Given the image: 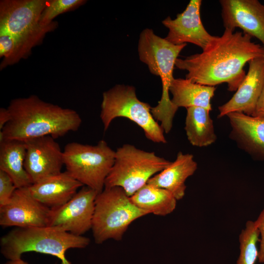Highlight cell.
Listing matches in <instances>:
<instances>
[{"instance_id":"12","label":"cell","mask_w":264,"mask_h":264,"mask_svg":"<svg viewBox=\"0 0 264 264\" xmlns=\"http://www.w3.org/2000/svg\"><path fill=\"white\" fill-rule=\"evenodd\" d=\"M24 168L32 184L60 174L64 163L63 151L55 139L45 136L27 140Z\"/></svg>"},{"instance_id":"15","label":"cell","mask_w":264,"mask_h":264,"mask_svg":"<svg viewBox=\"0 0 264 264\" xmlns=\"http://www.w3.org/2000/svg\"><path fill=\"white\" fill-rule=\"evenodd\" d=\"M245 77L232 97L218 108V117L230 113L252 115L264 86V56L251 60Z\"/></svg>"},{"instance_id":"3","label":"cell","mask_w":264,"mask_h":264,"mask_svg":"<svg viewBox=\"0 0 264 264\" xmlns=\"http://www.w3.org/2000/svg\"><path fill=\"white\" fill-rule=\"evenodd\" d=\"M187 44L175 45L146 28L140 34L138 52L140 61L146 64L150 72L159 76L162 86V95L157 105L152 107L154 118L160 122L164 132L169 133L173 126L174 116L178 110L172 102L169 92L175 79L173 72L176 61Z\"/></svg>"},{"instance_id":"19","label":"cell","mask_w":264,"mask_h":264,"mask_svg":"<svg viewBox=\"0 0 264 264\" xmlns=\"http://www.w3.org/2000/svg\"><path fill=\"white\" fill-rule=\"evenodd\" d=\"M25 154L24 141L5 140L0 143V170L11 177L17 189L32 184L24 168Z\"/></svg>"},{"instance_id":"10","label":"cell","mask_w":264,"mask_h":264,"mask_svg":"<svg viewBox=\"0 0 264 264\" xmlns=\"http://www.w3.org/2000/svg\"><path fill=\"white\" fill-rule=\"evenodd\" d=\"M98 194L91 188L83 186L67 202L50 209L47 226L83 236L91 229Z\"/></svg>"},{"instance_id":"4","label":"cell","mask_w":264,"mask_h":264,"mask_svg":"<svg viewBox=\"0 0 264 264\" xmlns=\"http://www.w3.org/2000/svg\"><path fill=\"white\" fill-rule=\"evenodd\" d=\"M89 238L76 236L49 226L15 227L0 238V253L7 260L22 257L28 252L50 255L58 258L61 264H71L66 256L71 248H84Z\"/></svg>"},{"instance_id":"21","label":"cell","mask_w":264,"mask_h":264,"mask_svg":"<svg viewBox=\"0 0 264 264\" xmlns=\"http://www.w3.org/2000/svg\"><path fill=\"white\" fill-rule=\"evenodd\" d=\"M139 208L155 215L164 216L174 211L177 200L168 190L148 183L131 197Z\"/></svg>"},{"instance_id":"6","label":"cell","mask_w":264,"mask_h":264,"mask_svg":"<svg viewBox=\"0 0 264 264\" xmlns=\"http://www.w3.org/2000/svg\"><path fill=\"white\" fill-rule=\"evenodd\" d=\"M148 214L132 201L122 188H104L95 201L91 226L95 242L121 240L133 221Z\"/></svg>"},{"instance_id":"18","label":"cell","mask_w":264,"mask_h":264,"mask_svg":"<svg viewBox=\"0 0 264 264\" xmlns=\"http://www.w3.org/2000/svg\"><path fill=\"white\" fill-rule=\"evenodd\" d=\"M197 169V163L192 154L179 152L176 160L152 177L147 183L168 190L177 200H180L185 195V181Z\"/></svg>"},{"instance_id":"27","label":"cell","mask_w":264,"mask_h":264,"mask_svg":"<svg viewBox=\"0 0 264 264\" xmlns=\"http://www.w3.org/2000/svg\"><path fill=\"white\" fill-rule=\"evenodd\" d=\"M252 116L264 117V86Z\"/></svg>"},{"instance_id":"8","label":"cell","mask_w":264,"mask_h":264,"mask_svg":"<svg viewBox=\"0 0 264 264\" xmlns=\"http://www.w3.org/2000/svg\"><path fill=\"white\" fill-rule=\"evenodd\" d=\"M171 163L154 152L124 144L115 151L114 162L106 179L104 188L120 187L131 197Z\"/></svg>"},{"instance_id":"1","label":"cell","mask_w":264,"mask_h":264,"mask_svg":"<svg viewBox=\"0 0 264 264\" xmlns=\"http://www.w3.org/2000/svg\"><path fill=\"white\" fill-rule=\"evenodd\" d=\"M263 56L264 47L250 36L225 29L202 52L177 58L175 66L186 70V79L193 82L213 87L226 83L228 90L234 91L245 77V65Z\"/></svg>"},{"instance_id":"11","label":"cell","mask_w":264,"mask_h":264,"mask_svg":"<svg viewBox=\"0 0 264 264\" xmlns=\"http://www.w3.org/2000/svg\"><path fill=\"white\" fill-rule=\"evenodd\" d=\"M50 209L34 198L28 187L17 189L7 203L0 207V225L22 228L47 226Z\"/></svg>"},{"instance_id":"26","label":"cell","mask_w":264,"mask_h":264,"mask_svg":"<svg viewBox=\"0 0 264 264\" xmlns=\"http://www.w3.org/2000/svg\"><path fill=\"white\" fill-rule=\"evenodd\" d=\"M254 223L260 235L258 262L260 263H264V209L261 212L257 219L254 221Z\"/></svg>"},{"instance_id":"7","label":"cell","mask_w":264,"mask_h":264,"mask_svg":"<svg viewBox=\"0 0 264 264\" xmlns=\"http://www.w3.org/2000/svg\"><path fill=\"white\" fill-rule=\"evenodd\" d=\"M101 108L100 117L104 132L115 118L125 117L140 127L148 139L166 143L164 132L151 113L152 107L138 99L134 87L118 84L104 92Z\"/></svg>"},{"instance_id":"24","label":"cell","mask_w":264,"mask_h":264,"mask_svg":"<svg viewBox=\"0 0 264 264\" xmlns=\"http://www.w3.org/2000/svg\"><path fill=\"white\" fill-rule=\"evenodd\" d=\"M85 0H47L39 19L42 26L48 25L60 14L74 10L84 4Z\"/></svg>"},{"instance_id":"13","label":"cell","mask_w":264,"mask_h":264,"mask_svg":"<svg viewBox=\"0 0 264 264\" xmlns=\"http://www.w3.org/2000/svg\"><path fill=\"white\" fill-rule=\"evenodd\" d=\"M201 0H191L185 9L176 15L175 19L167 17L162 24L169 29L165 39L175 45L189 43L206 48L216 36L209 34L201 20Z\"/></svg>"},{"instance_id":"22","label":"cell","mask_w":264,"mask_h":264,"mask_svg":"<svg viewBox=\"0 0 264 264\" xmlns=\"http://www.w3.org/2000/svg\"><path fill=\"white\" fill-rule=\"evenodd\" d=\"M185 130L189 142L194 146H209L217 139L209 110L193 107L187 108Z\"/></svg>"},{"instance_id":"28","label":"cell","mask_w":264,"mask_h":264,"mask_svg":"<svg viewBox=\"0 0 264 264\" xmlns=\"http://www.w3.org/2000/svg\"><path fill=\"white\" fill-rule=\"evenodd\" d=\"M10 114L7 108L0 109V131H1L5 125L9 121Z\"/></svg>"},{"instance_id":"9","label":"cell","mask_w":264,"mask_h":264,"mask_svg":"<svg viewBox=\"0 0 264 264\" xmlns=\"http://www.w3.org/2000/svg\"><path fill=\"white\" fill-rule=\"evenodd\" d=\"M115 156V151L104 140L96 145L68 143L63 151L66 171L84 186L98 193L104 189Z\"/></svg>"},{"instance_id":"16","label":"cell","mask_w":264,"mask_h":264,"mask_svg":"<svg viewBox=\"0 0 264 264\" xmlns=\"http://www.w3.org/2000/svg\"><path fill=\"white\" fill-rule=\"evenodd\" d=\"M226 116L231 127L230 138L254 159L264 160V117L238 112Z\"/></svg>"},{"instance_id":"14","label":"cell","mask_w":264,"mask_h":264,"mask_svg":"<svg viewBox=\"0 0 264 264\" xmlns=\"http://www.w3.org/2000/svg\"><path fill=\"white\" fill-rule=\"evenodd\" d=\"M225 29L243 33L258 39L264 48V5L257 0H220Z\"/></svg>"},{"instance_id":"17","label":"cell","mask_w":264,"mask_h":264,"mask_svg":"<svg viewBox=\"0 0 264 264\" xmlns=\"http://www.w3.org/2000/svg\"><path fill=\"white\" fill-rule=\"evenodd\" d=\"M83 186L65 171L32 184L28 189L34 198L51 209L67 202Z\"/></svg>"},{"instance_id":"20","label":"cell","mask_w":264,"mask_h":264,"mask_svg":"<svg viewBox=\"0 0 264 264\" xmlns=\"http://www.w3.org/2000/svg\"><path fill=\"white\" fill-rule=\"evenodd\" d=\"M215 90V87L197 84L186 78H175L170 88L172 102L177 108L196 107L209 111L212 110L211 100Z\"/></svg>"},{"instance_id":"2","label":"cell","mask_w":264,"mask_h":264,"mask_svg":"<svg viewBox=\"0 0 264 264\" xmlns=\"http://www.w3.org/2000/svg\"><path fill=\"white\" fill-rule=\"evenodd\" d=\"M7 109L10 119L0 131V143L5 140L25 142L48 135L56 139L77 131L82 123L76 111L34 95L12 100Z\"/></svg>"},{"instance_id":"29","label":"cell","mask_w":264,"mask_h":264,"mask_svg":"<svg viewBox=\"0 0 264 264\" xmlns=\"http://www.w3.org/2000/svg\"><path fill=\"white\" fill-rule=\"evenodd\" d=\"M3 264H29L27 262L23 260L22 258L14 260H8Z\"/></svg>"},{"instance_id":"5","label":"cell","mask_w":264,"mask_h":264,"mask_svg":"<svg viewBox=\"0 0 264 264\" xmlns=\"http://www.w3.org/2000/svg\"><path fill=\"white\" fill-rule=\"evenodd\" d=\"M47 0H1L0 33L11 35L17 44L15 64L26 58L32 49L43 42L46 34L55 30L57 22L48 25L39 23Z\"/></svg>"},{"instance_id":"23","label":"cell","mask_w":264,"mask_h":264,"mask_svg":"<svg viewBox=\"0 0 264 264\" xmlns=\"http://www.w3.org/2000/svg\"><path fill=\"white\" fill-rule=\"evenodd\" d=\"M259 232L254 221L248 220L240 234V254L236 264H255L258 259Z\"/></svg>"},{"instance_id":"25","label":"cell","mask_w":264,"mask_h":264,"mask_svg":"<svg viewBox=\"0 0 264 264\" xmlns=\"http://www.w3.org/2000/svg\"><path fill=\"white\" fill-rule=\"evenodd\" d=\"M16 189L11 177L0 170V207L7 203Z\"/></svg>"}]
</instances>
